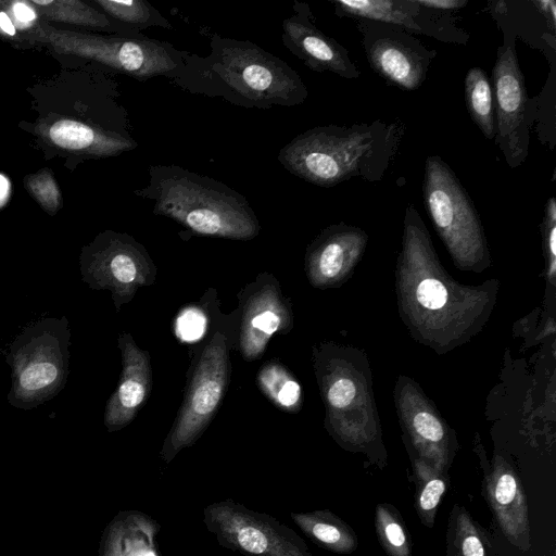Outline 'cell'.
Returning a JSON list of instances; mask_svg holds the SVG:
<instances>
[{
  "mask_svg": "<svg viewBox=\"0 0 556 556\" xmlns=\"http://www.w3.org/2000/svg\"><path fill=\"white\" fill-rule=\"evenodd\" d=\"M210 49L205 56L188 52L174 84L244 108L294 106L307 99L301 76L260 46L214 34Z\"/></svg>",
  "mask_w": 556,
  "mask_h": 556,
  "instance_id": "1",
  "label": "cell"
},
{
  "mask_svg": "<svg viewBox=\"0 0 556 556\" xmlns=\"http://www.w3.org/2000/svg\"><path fill=\"white\" fill-rule=\"evenodd\" d=\"M405 126L374 121L352 126H317L283 146L278 161L292 175L330 188L351 178L381 181L394 161Z\"/></svg>",
  "mask_w": 556,
  "mask_h": 556,
  "instance_id": "2",
  "label": "cell"
},
{
  "mask_svg": "<svg viewBox=\"0 0 556 556\" xmlns=\"http://www.w3.org/2000/svg\"><path fill=\"white\" fill-rule=\"evenodd\" d=\"M134 193L153 202V213L201 236L250 240L260 223L247 198L208 176L179 165H151L149 181Z\"/></svg>",
  "mask_w": 556,
  "mask_h": 556,
  "instance_id": "3",
  "label": "cell"
},
{
  "mask_svg": "<svg viewBox=\"0 0 556 556\" xmlns=\"http://www.w3.org/2000/svg\"><path fill=\"white\" fill-rule=\"evenodd\" d=\"M71 327L65 316L45 317L25 327L9 346L11 406L29 410L54 399L70 375Z\"/></svg>",
  "mask_w": 556,
  "mask_h": 556,
  "instance_id": "4",
  "label": "cell"
},
{
  "mask_svg": "<svg viewBox=\"0 0 556 556\" xmlns=\"http://www.w3.org/2000/svg\"><path fill=\"white\" fill-rule=\"evenodd\" d=\"M37 41L50 43L54 50L96 61L139 80L165 76L174 80L181 72L188 52L166 41L143 36H99L37 27Z\"/></svg>",
  "mask_w": 556,
  "mask_h": 556,
  "instance_id": "5",
  "label": "cell"
},
{
  "mask_svg": "<svg viewBox=\"0 0 556 556\" xmlns=\"http://www.w3.org/2000/svg\"><path fill=\"white\" fill-rule=\"evenodd\" d=\"M83 281L92 290H108L116 311L140 287L153 283L155 266L142 244L127 233L106 230L84 247L79 256Z\"/></svg>",
  "mask_w": 556,
  "mask_h": 556,
  "instance_id": "6",
  "label": "cell"
},
{
  "mask_svg": "<svg viewBox=\"0 0 556 556\" xmlns=\"http://www.w3.org/2000/svg\"><path fill=\"white\" fill-rule=\"evenodd\" d=\"M204 523L220 545L244 556H313L292 529L232 500L206 506Z\"/></svg>",
  "mask_w": 556,
  "mask_h": 556,
  "instance_id": "7",
  "label": "cell"
},
{
  "mask_svg": "<svg viewBox=\"0 0 556 556\" xmlns=\"http://www.w3.org/2000/svg\"><path fill=\"white\" fill-rule=\"evenodd\" d=\"M227 378L226 339L216 332L199 358L182 406L163 444L161 456L166 463L205 430L220 404Z\"/></svg>",
  "mask_w": 556,
  "mask_h": 556,
  "instance_id": "8",
  "label": "cell"
},
{
  "mask_svg": "<svg viewBox=\"0 0 556 556\" xmlns=\"http://www.w3.org/2000/svg\"><path fill=\"white\" fill-rule=\"evenodd\" d=\"M422 198L434 227L453 251L481 250V225L472 200L439 155L426 159Z\"/></svg>",
  "mask_w": 556,
  "mask_h": 556,
  "instance_id": "9",
  "label": "cell"
},
{
  "mask_svg": "<svg viewBox=\"0 0 556 556\" xmlns=\"http://www.w3.org/2000/svg\"><path fill=\"white\" fill-rule=\"evenodd\" d=\"M495 143L510 167L521 165L529 153L532 123L530 100L515 45L501 46L492 70Z\"/></svg>",
  "mask_w": 556,
  "mask_h": 556,
  "instance_id": "10",
  "label": "cell"
},
{
  "mask_svg": "<svg viewBox=\"0 0 556 556\" xmlns=\"http://www.w3.org/2000/svg\"><path fill=\"white\" fill-rule=\"evenodd\" d=\"M357 26L366 58L376 73L403 90H416L422 85L435 50L395 26L366 20H357Z\"/></svg>",
  "mask_w": 556,
  "mask_h": 556,
  "instance_id": "11",
  "label": "cell"
},
{
  "mask_svg": "<svg viewBox=\"0 0 556 556\" xmlns=\"http://www.w3.org/2000/svg\"><path fill=\"white\" fill-rule=\"evenodd\" d=\"M331 3L340 17L382 23L445 42L465 45L468 40L466 31L416 0H333Z\"/></svg>",
  "mask_w": 556,
  "mask_h": 556,
  "instance_id": "12",
  "label": "cell"
},
{
  "mask_svg": "<svg viewBox=\"0 0 556 556\" xmlns=\"http://www.w3.org/2000/svg\"><path fill=\"white\" fill-rule=\"evenodd\" d=\"M292 9L293 13L281 24L283 46L314 72H331L346 79L358 78L361 71L349 51L315 25L308 4L294 1Z\"/></svg>",
  "mask_w": 556,
  "mask_h": 556,
  "instance_id": "13",
  "label": "cell"
},
{
  "mask_svg": "<svg viewBox=\"0 0 556 556\" xmlns=\"http://www.w3.org/2000/svg\"><path fill=\"white\" fill-rule=\"evenodd\" d=\"M122 372L116 390L106 402L104 426L109 432L127 426L147 400L152 384L150 357L139 349L129 333L118 338Z\"/></svg>",
  "mask_w": 556,
  "mask_h": 556,
  "instance_id": "14",
  "label": "cell"
},
{
  "mask_svg": "<svg viewBox=\"0 0 556 556\" xmlns=\"http://www.w3.org/2000/svg\"><path fill=\"white\" fill-rule=\"evenodd\" d=\"M38 132L50 146L85 156H114L138 146L127 132L103 129L72 118L47 123Z\"/></svg>",
  "mask_w": 556,
  "mask_h": 556,
  "instance_id": "15",
  "label": "cell"
},
{
  "mask_svg": "<svg viewBox=\"0 0 556 556\" xmlns=\"http://www.w3.org/2000/svg\"><path fill=\"white\" fill-rule=\"evenodd\" d=\"M290 321V312L276 286L268 283L253 293L242 314L240 348L243 357L247 361L260 357L269 339L289 327Z\"/></svg>",
  "mask_w": 556,
  "mask_h": 556,
  "instance_id": "16",
  "label": "cell"
},
{
  "mask_svg": "<svg viewBox=\"0 0 556 556\" xmlns=\"http://www.w3.org/2000/svg\"><path fill=\"white\" fill-rule=\"evenodd\" d=\"M486 500L506 539L516 547H531L528 506L521 482L509 468H495L485 477Z\"/></svg>",
  "mask_w": 556,
  "mask_h": 556,
  "instance_id": "17",
  "label": "cell"
},
{
  "mask_svg": "<svg viewBox=\"0 0 556 556\" xmlns=\"http://www.w3.org/2000/svg\"><path fill=\"white\" fill-rule=\"evenodd\" d=\"M159 527L139 511H121L105 528L99 556H157L154 538Z\"/></svg>",
  "mask_w": 556,
  "mask_h": 556,
  "instance_id": "18",
  "label": "cell"
},
{
  "mask_svg": "<svg viewBox=\"0 0 556 556\" xmlns=\"http://www.w3.org/2000/svg\"><path fill=\"white\" fill-rule=\"evenodd\" d=\"M364 235L349 226L329 227L317 240L309 255L312 277L320 282L336 278L344 268L352 251L364 243Z\"/></svg>",
  "mask_w": 556,
  "mask_h": 556,
  "instance_id": "19",
  "label": "cell"
},
{
  "mask_svg": "<svg viewBox=\"0 0 556 556\" xmlns=\"http://www.w3.org/2000/svg\"><path fill=\"white\" fill-rule=\"evenodd\" d=\"M291 518L308 539L337 554H351L357 548L353 529L329 510L291 513Z\"/></svg>",
  "mask_w": 556,
  "mask_h": 556,
  "instance_id": "20",
  "label": "cell"
},
{
  "mask_svg": "<svg viewBox=\"0 0 556 556\" xmlns=\"http://www.w3.org/2000/svg\"><path fill=\"white\" fill-rule=\"evenodd\" d=\"M29 2L38 16L48 21L99 29H115L129 37L142 36L117 27L106 14L78 0H29Z\"/></svg>",
  "mask_w": 556,
  "mask_h": 556,
  "instance_id": "21",
  "label": "cell"
},
{
  "mask_svg": "<svg viewBox=\"0 0 556 556\" xmlns=\"http://www.w3.org/2000/svg\"><path fill=\"white\" fill-rule=\"evenodd\" d=\"M465 101L468 113L483 136L495 139V116L492 85L481 67H471L465 77Z\"/></svg>",
  "mask_w": 556,
  "mask_h": 556,
  "instance_id": "22",
  "label": "cell"
},
{
  "mask_svg": "<svg viewBox=\"0 0 556 556\" xmlns=\"http://www.w3.org/2000/svg\"><path fill=\"white\" fill-rule=\"evenodd\" d=\"M93 2L121 26L137 33L151 26L172 28L169 21L146 0H93Z\"/></svg>",
  "mask_w": 556,
  "mask_h": 556,
  "instance_id": "23",
  "label": "cell"
},
{
  "mask_svg": "<svg viewBox=\"0 0 556 556\" xmlns=\"http://www.w3.org/2000/svg\"><path fill=\"white\" fill-rule=\"evenodd\" d=\"M257 383L263 393L279 408L295 412L301 403V387L289 371L277 363L264 366Z\"/></svg>",
  "mask_w": 556,
  "mask_h": 556,
  "instance_id": "24",
  "label": "cell"
},
{
  "mask_svg": "<svg viewBox=\"0 0 556 556\" xmlns=\"http://www.w3.org/2000/svg\"><path fill=\"white\" fill-rule=\"evenodd\" d=\"M446 556H486L478 528L467 510L455 505L447 528Z\"/></svg>",
  "mask_w": 556,
  "mask_h": 556,
  "instance_id": "25",
  "label": "cell"
},
{
  "mask_svg": "<svg viewBox=\"0 0 556 556\" xmlns=\"http://www.w3.org/2000/svg\"><path fill=\"white\" fill-rule=\"evenodd\" d=\"M375 527L382 548L389 556H412V545L399 513L390 505L376 507Z\"/></svg>",
  "mask_w": 556,
  "mask_h": 556,
  "instance_id": "26",
  "label": "cell"
},
{
  "mask_svg": "<svg viewBox=\"0 0 556 556\" xmlns=\"http://www.w3.org/2000/svg\"><path fill=\"white\" fill-rule=\"evenodd\" d=\"M420 465L416 468L418 480L416 482V510L421 522L432 528L437 508L446 490V482L434 470Z\"/></svg>",
  "mask_w": 556,
  "mask_h": 556,
  "instance_id": "27",
  "label": "cell"
},
{
  "mask_svg": "<svg viewBox=\"0 0 556 556\" xmlns=\"http://www.w3.org/2000/svg\"><path fill=\"white\" fill-rule=\"evenodd\" d=\"M25 187L31 197L50 215L55 214L62 205V195L59 186L47 169L40 170L25 178Z\"/></svg>",
  "mask_w": 556,
  "mask_h": 556,
  "instance_id": "28",
  "label": "cell"
},
{
  "mask_svg": "<svg viewBox=\"0 0 556 556\" xmlns=\"http://www.w3.org/2000/svg\"><path fill=\"white\" fill-rule=\"evenodd\" d=\"M1 4L17 30H31L34 34L38 14L29 1H1Z\"/></svg>",
  "mask_w": 556,
  "mask_h": 556,
  "instance_id": "29",
  "label": "cell"
},
{
  "mask_svg": "<svg viewBox=\"0 0 556 556\" xmlns=\"http://www.w3.org/2000/svg\"><path fill=\"white\" fill-rule=\"evenodd\" d=\"M416 296L424 307L438 309L446 303L447 291L441 281L427 278L418 286Z\"/></svg>",
  "mask_w": 556,
  "mask_h": 556,
  "instance_id": "30",
  "label": "cell"
},
{
  "mask_svg": "<svg viewBox=\"0 0 556 556\" xmlns=\"http://www.w3.org/2000/svg\"><path fill=\"white\" fill-rule=\"evenodd\" d=\"M356 394V386L349 378L334 380L328 388L327 399L329 404L338 409L349 406Z\"/></svg>",
  "mask_w": 556,
  "mask_h": 556,
  "instance_id": "31",
  "label": "cell"
},
{
  "mask_svg": "<svg viewBox=\"0 0 556 556\" xmlns=\"http://www.w3.org/2000/svg\"><path fill=\"white\" fill-rule=\"evenodd\" d=\"M416 432L426 441L431 443L440 442L444 437L441 422L430 413L420 412L413 421Z\"/></svg>",
  "mask_w": 556,
  "mask_h": 556,
  "instance_id": "32",
  "label": "cell"
},
{
  "mask_svg": "<svg viewBox=\"0 0 556 556\" xmlns=\"http://www.w3.org/2000/svg\"><path fill=\"white\" fill-rule=\"evenodd\" d=\"M205 321L194 309L185 311L177 319V334L185 340H193L201 336Z\"/></svg>",
  "mask_w": 556,
  "mask_h": 556,
  "instance_id": "33",
  "label": "cell"
},
{
  "mask_svg": "<svg viewBox=\"0 0 556 556\" xmlns=\"http://www.w3.org/2000/svg\"><path fill=\"white\" fill-rule=\"evenodd\" d=\"M421 7L439 12H452L467 5L468 0H416Z\"/></svg>",
  "mask_w": 556,
  "mask_h": 556,
  "instance_id": "34",
  "label": "cell"
},
{
  "mask_svg": "<svg viewBox=\"0 0 556 556\" xmlns=\"http://www.w3.org/2000/svg\"><path fill=\"white\" fill-rule=\"evenodd\" d=\"M0 35L11 41L20 42L22 40L21 34L15 28L11 17L4 10L0 1Z\"/></svg>",
  "mask_w": 556,
  "mask_h": 556,
  "instance_id": "35",
  "label": "cell"
},
{
  "mask_svg": "<svg viewBox=\"0 0 556 556\" xmlns=\"http://www.w3.org/2000/svg\"><path fill=\"white\" fill-rule=\"evenodd\" d=\"M532 4L539 10L547 22L549 28L555 31L556 26V2L553 0H534Z\"/></svg>",
  "mask_w": 556,
  "mask_h": 556,
  "instance_id": "36",
  "label": "cell"
},
{
  "mask_svg": "<svg viewBox=\"0 0 556 556\" xmlns=\"http://www.w3.org/2000/svg\"><path fill=\"white\" fill-rule=\"evenodd\" d=\"M10 194V182L0 174V207L4 205Z\"/></svg>",
  "mask_w": 556,
  "mask_h": 556,
  "instance_id": "37",
  "label": "cell"
}]
</instances>
